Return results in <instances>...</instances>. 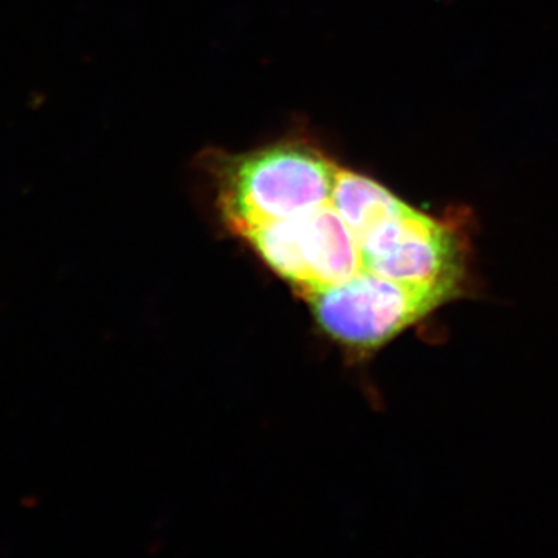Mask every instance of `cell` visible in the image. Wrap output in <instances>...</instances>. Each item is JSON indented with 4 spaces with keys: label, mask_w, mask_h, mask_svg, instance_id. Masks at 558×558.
<instances>
[{
    "label": "cell",
    "mask_w": 558,
    "mask_h": 558,
    "mask_svg": "<svg viewBox=\"0 0 558 558\" xmlns=\"http://www.w3.org/2000/svg\"><path fill=\"white\" fill-rule=\"evenodd\" d=\"M339 165L301 142L219 161V205L227 226L241 234L253 227L299 218L329 204Z\"/></svg>",
    "instance_id": "6da1fadb"
},
{
    "label": "cell",
    "mask_w": 558,
    "mask_h": 558,
    "mask_svg": "<svg viewBox=\"0 0 558 558\" xmlns=\"http://www.w3.org/2000/svg\"><path fill=\"white\" fill-rule=\"evenodd\" d=\"M304 299L330 337L363 349L388 343L454 301L442 290L395 281L366 270Z\"/></svg>",
    "instance_id": "7a4b0ae2"
},
{
    "label": "cell",
    "mask_w": 558,
    "mask_h": 558,
    "mask_svg": "<svg viewBox=\"0 0 558 558\" xmlns=\"http://www.w3.org/2000/svg\"><path fill=\"white\" fill-rule=\"evenodd\" d=\"M240 236L303 299L363 270L359 242L330 202L299 218L253 227Z\"/></svg>",
    "instance_id": "3957f363"
},
{
    "label": "cell",
    "mask_w": 558,
    "mask_h": 558,
    "mask_svg": "<svg viewBox=\"0 0 558 558\" xmlns=\"http://www.w3.org/2000/svg\"><path fill=\"white\" fill-rule=\"evenodd\" d=\"M402 202L376 180L344 168H339L330 196V205L339 213L359 244Z\"/></svg>",
    "instance_id": "277c9868"
}]
</instances>
